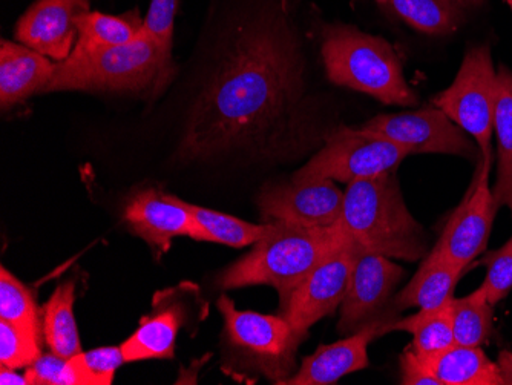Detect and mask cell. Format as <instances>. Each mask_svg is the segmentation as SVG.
<instances>
[{"instance_id": "cell-14", "label": "cell", "mask_w": 512, "mask_h": 385, "mask_svg": "<svg viewBox=\"0 0 512 385\" xmlns=\"http://www.w3.org/2000/svg\"><path fill=\"white\" fill-rule=\"evenodd\" d=\"M89 0H36L16 25V39L56 62L76 47L77 20L88 13Z\"/></svg>"}, {"instance_id": "cell-38", "label": "cell", "mask_w": 512, "mask_h": 385, "mask_svg": "<svg viewBox=\"0 0 512 385\" xmlns=\"http://www.w3.org/2000/svg\"><path fill=\"white\" fill-rule=\"evenodd\" d=\"M379 4H387L388 0H376Z\"/></svg>"}, {"instance_id": "cell-10", "label": "cell", "mask_w": 512, "mask_h": 385, "mask_svg": "<svg viewBox=\"0 0 512 385\" xmlns=\"http://www.w3.org/2000/svg\"><path fill=\"white\" fill-rule=\"evenodd\" d=\"M362 249L347 240L330 252L293 290L284 304L283 316L296 332L307 333L324 316L332 315L341 306L347 293L353 267Z\"/></svg>"}, {"instance_id": "cell-1", "label": "cell", "mask_w": 512, "mask_h": 385, "mask_svg": "<svg viewBox=\"0 0 512 385\" xmlns=\"http://www.w3.org/2000/svg\"><path fill=\"white\" fill-rule=\"evenodd\" d=\"M304 93V59L286 10L250 14L230 33L217 70L197 97L181 158L290 154L307 139Z\"/></svg>"}, {"instance_id": "cell-29", "label": "cell", "mask_w": 512, "mask_h": 385, "mask_svg": "<svg viewBox=\"0 0 512 385\" xmlns=\"http://www.w3.org/2000/svg\"><path fill=\"white\" fill-rule=\"evenodd\" d=\"M74 372L79 385H111L115 373L125 364L122 347H99L73 356Z\"/></svg>"}, {"instance_id": "cell-15", "label": "cell", "mask_w": 512, "mask_h": 385, "mask_svg": "<svg viewBox=\"0 0 512 385\" xmlns=\"http://www.w3.org/2000/svg\"><path fill=\"white\" fill-rule=\"evenodd\" d=\"M125 221L158 254L168 252L174 238L195 234V220L186 203L157 189L134 195L126 206Z\"/></svg>"}, {"instance_id": "cell-37", "label": "cell", "mask_w": 512, "mask_h": 385, "mask_svg": "<svg viewBox=\"0 0 512 385\" xmlns=\"http://www.w3.org/2000/svg\"><path fill=\"white\" fill-rule=\"evenodd\" d=\"M462 2H467V4L479 5L482 4L483 0H462Z\"/></svg>"}, {"instance_id": "cell-16", "label": "cell", "mask_w": 512, "mask_h": 385, "mask_svg": "<svg viewBox=\"0 0 512 385\" xmlns=\"http://www.w3.org/2000/svg\"><path fill=\"white\" fill-rule=\"evenodd\" d=\"M393 320H378L347 338L329 346H321L302 361L301 369L283 382L287 385H332L342 376L367 369L368 344L384 335L385 324Z\"/></svg>"}, {"instance_id": "cell-7", "label": "cell", "mask_w": 512, "mask_h": 385, "mask_svg": "<svg viewBox=\"0 0 512 385\" xmlns=\"http://www.w3.org/2000/svg\"><path fill=\"white\" fill-rule=\"evenodd\" d=\"M411 154L385 135L347 126L333 131L324 148L293 175V181L333 180L352 183L394 172Z\"/></svg>"}, {"instance_id": "cell-4", "label": "cell", "mask_w": 512, "mask_h": 385, "mask_svg": "<svg viewBox=\"0 0 512 385\" xmlns=\"http://www.w3.org/2000/svg\"><path fill=\"white\" fill-rule=\"evenodd\" d=\"M171 76V53L146 33L119 47L73 51L57 62L45 93L51 91H145Z\"/></svg>"}, {"instance_id": "cell-6", "label": "cell", "mask_w": 512, "mask_h": 385, "mask_svg": "<svg viewBox=\"0 0 512 385\" xmlns=\"http://www.w3.org/2000/svg\"><path fill=\"white\" fill-rule=\"evenodd\" d=\"M229 344L253 372L283 384L296 370L295 356L307 333L296 332L284 316L238 310L223 295L218 300Z\"/></svg>"}, {"instance_id": "cell-28", "label": "cell", "mask_w": 512, "mask_h": 385, "mask_svg": "<svg viewBox=\"0 0 512 385\" xmlns=\"http://www.w3.org/2000/svg\"><path fill=\"white\" fill-rule=\"evenodd\" d=\"M0 320L39 335V313L33 293L5 267L0 269Z\"/></svg>"}, {"instance_id": "cell-31", "label": "cell", "mask_w": 512, "mask_h": 385, "mask_svg": "<svg viewBox=\"0 0 512 385\" xmlns=\"http://www.w3.org/2000/svg\"><path fill=\"white\" fill-rule=\"evenodd\" d=\"M480 263L486 266V277L480 289L493 306L508 297L512 290V237L497 251L490 252Z\"/></svg>"}, {"instance_id": "cell-26", "label": "cell", "mask_w": 512, "mask_h": 385, "mask_svg": "<svg viewBox=\"0 0 512 385\" xmlns=\"http://www.w3.org/2000/svg\"><path fill=\"white\" fill-rule=\"evenodd\" d=\"M387 4L405 24L421 33L444 36L462 24V0H388Z\"/></svg>"}, {"instance_id": "cell-18", "label": "cell", "mask_w": 512, "mask_h": 385, "mask_svg": "<svg viewBox=\"0 0 512 385\" xmlns=\"http://www.w3.org/2000/svg\"><path fill=\"white\" fill-rule=\"evenodd\" d=\"M462 274V270L456 269L433 247L410 283L394 295L390 309L398 315L411 307L430 310L447 306L454 298V289Z\"/></svg>"}, {"instance_id": "cell-8", "label": "cell", "mask_w": 512, "mask_h": 385, "mask_svg": "<svg viewBox=\"0 0 512 385\" xmlns=\"http://www.w3.org/2000/svg\"><path fill=\"white\" fill-rule=\"evenodd\" d=\"M497 73L488 47L468 51L456 79L433 105L476 140L485 160H493L494 112H496Z\"/></svg>"}, {"instance_id": "cell-2", "label": "cell", "mask_w": 512, "mask_h": 385, "mask_svg": "<svg viewBox=\"0 0 512 385\" xmlns=\"http://www.w3.org/2000/svg\"><path fill=\"white\" fill-rule=\"evenodd\" d=\"M339 223L362 251L391 260L427 257V232L408 211L394 172L348 183Z\"/></svg>"}, {"instance_id": "cell-11", "label": "cell", "mask_w": 512, "mask_h": 385, "mask_svg": "<svg viewBox=\"0 0 512 385\" xmlns=\"http://www.w3.org/2000/svg\"><path fill=\"white\" fill-rule=\"evenodd\" d=\"M365 131L385 135L399 145L407 146L411 154L460 155L479 160L482 154L442 109L427 106L417 111L384 114L373 117L361 126Z\"/></svg>"}, {"instance_id": "cell-27", "label": "cell", "mask_w": 512, "mask_h": 385, "mask_svg": "<svg viewBox=\"0 0 512 385\" xmlns=\"http://www.w3.org/2000/svg\"><path fill=\"white\" fill-rule=\"evenodd\" d=\"M450 309L457 346L480 347L488 341L493 332L494 306L480 287L468 297L453 298Z\"/></svg>"}, {"instance_id": "cell-24", "label": "cell", "mask_w": 512, "mask_h": 385, "mask_svg": "<svg viewBox=\"0 0 512 385\" xmlns=\"http://www.w3.org/2000/svg\"><path fill=\"white\" fill-rule=\"evenodd\" d=\"M77 28L79 37L73 51L119 47L132 42L145 30V19H142L137 10L129 11L122 16L88 11L77 20Z\"/></svg>"}, {"instance_id": "cell-22", "label": "cell", "mask_w": 512, "mask_h": 385, "mask_svg": "<svg viewBox=\"0 0 512 385\" xmlns=\"http://www.w3.org/2000/svg\"><path fill=\"white\" fill-rule=\"evenodd\" d=\"M450 303L439 309H419V312L407 318H396L385 324V333L405 332L413 336V343L408 349L421 358H430L437 353L453 347L454 333L451 326Z\"/></svg>"}, {"instance_id": "cell-5", "label": "cell", "mask_w": 512, "mask_h": 385, "mask_svg": "<svg viewBox=\"0 0 512 385\" xmlns=\"http://www.w3.org/2000/svg\"><path fill=\"white\" fill-rule=\"evenodd\" d=\"M322 59L327 77L335 85L368 94L385 105L417 103L398 56L382 37L345 25L327 28L322 40Z\"/></svg>"}, {"instance_id": "cell-32", "label": "cell", "mask_w": 512, "mask_h": 385, "mask_svg": "<svg viewBox=\"0 0 512 385\" xmlns=\"http://www.w3.org/2000/svg\"><path fill=\"white\" fill-rule=\"evenodd\" d=\"M25 376L31 385H79L71 359L54 352L40 355L27 367Z\"/></svg>"}, {"instance_id": "cell-21", "label": "cell", "mask_w": 512, "mask_h": 385, "mask_svg": "<svg viewBox=\"0 0 512 385\" xmlns=\"http://www.w3.org/2000/svg\"><path fill=\"white\" fill-rule=\"evenodd\" d=\"M496 112L494 134L497 139V181L493 189L497 206L512 214V71L502 65L497 73Z\"/></svg>"}, {"instance_id": "cell-3", "label": "cell", "mask_w": 512, "mask_h": 385, "mask_svg": "<svg viewBox=\"0 0 512 385\" xmlns=\"http://www.w3.org/2000/svg\"><path fill=\"white\" fill-rule=\"evenodd\" d=\"M347 240L350 237L339 221L329 228H304L273 221L269 232L253 244L249 254L232 264L218 283L223 289L275 287L283 307L316 264Z\"/></svg>"}, {"instance_id": "cell-23", "label": "cell", "mask_w": 512, "mask_h": 385, "mask_svg": "<svg viewBox=\"0 0 512 385\" xmlns=\"http://www.w3.org/2000/svg\"><path fill=\"white\" fill-rule=\"evenodd\" d=\"M74 290V281L60 284L43 307V335L46 343L50 346L51 352L63 358H73L82 352L74 316Z\"/></svg>"}, {"instance_id": "cell-13", "label": "cell", "mask_w": 512, "mask_h": 385, "mask_svg": "<svg viewBox=\"0 0 512 385\" xmlns=\"http://www.w3.org/2000/svg\"><path fill=\"white\" fill-rule=\"evenodd\" d=\"M344 192L333 180L290 181L261 191L258 208L266 223L329 228L341 218Z\"/></svg>"}, {"instance_id": "cell-20", "label": "cell", "mask_w": 512, "mask_h": 385, "mask_svg": "<svg viewBox=\"0 0 512 385\" xmlns=\"http://www.w3.org/2000/svg\"><path fill=\"white\" fill-rule=\"evenodd\" d=\"M440 385H503L497 362L480 347L457 346L422 358Z\"/></svg>"}, {"instance_id": "cell-12", "label": "cell", "mask_w": 512, "mask_h": 385, "mask_svg": "<svg viewBox=\"0 0 512 385\" xmlns=\"http://www.w3.org/2000/svg\"><path fill=\"white\" fill-rule=\"evenodd\" d=\"M404 277L405 270L391 258L362 251L342 300L339 332L352 335L375 321L396 320L390 304Z\"/></svg>"}, {"instance_id": "cell-25", "label": "cell", "mask_w": 512, "mask_h": 385, "mask_svg": "<svg viewBox=\"0 0 512 385\" xmlns=\"http://www.w3.org/2000/svg\"><path fill=\"white\" fill-rule=\"evenodd\" d=\"M186 203V201H184ZM195 220L194 240L212 241L230 247L253 246L269 232L270 223L253 224L232 215L186 203Z\"/></svg>"}, {"instance_id": "cell-34", "label": "cell", "mask_w": 512, "mask_h": 385, "mask_svg": "<svg viewBox=\"0 0 512 385\" xmlns=\"http://www.w3.org/2000/svg\"><path fill=\"white\" fill-rule=\"evenodd\" d=\"M401 375L404 385H440L431 375L424 359L410 349L401 355Z\"/></svg>"}, {"instance_id": "cell-19", "label": "cell", "mask_w": 512, "mask_h": 385, "mask_svg": "<svg viewBox=\"0 0 512 385\" xmlns=\"http://www.w3.org/2000/svg\"><path fill=\"white\" fill-rule=\"evenodd\" d=\"M183 323V304L171 301L158 307L120 346L125 362L174 358L175 339Z\"/></svg>"}, {"instance_id": "cell-17", "label": "cell", "mask_w": 512, "mask_h": 385, "mask_svg": "<svg viewBox=\"0 0 512 385\" xmlns=\"http://www.w3.org/2000/svg\"><path fill=\"white\" fill-rule=\"evenodd\" d=\"M54 66L39 51L2 40L0 47V105L13 108L36 93H45L53 77Z\"/></svg>"}, {"instance_id": "cell-9", "label": "cell", "mask_w": 512, "mask_h": 385, "mask_svg": "<svg viewBox=\"0 0 512 385\" xmlns=\"http://www.w3.org/2000/svg\"><path fill=\"white\" fill-rule=\"evenodd\" d=\"M493 160L479 158L473 185L454 209L450 220L437 241L436 249L456 269L467 267L485 251L499 206L490 189V171Z\"/></svg>"}, {"instance_id": "cell-35", "label": "cell", "mask_w": 512, "mask_h": 385, "mask_svg": "<svg viewBox=\"0 0 512 385\" xmlns=\"http://www.w3.org/2000/svg\"><path fill=\"white\" fill-rule=\"evenodd\" d=\"M497 367H499L503 385H512V352H508V350L500 352L499 358H497Z\"/></svg>"}, {"instance_id": "cell-33", "label": "cell", "mask_w": 512, "mask_h": 385, "mask_svg": "<svg viewBox=\"0 0 512 385\" xmlns=\"http://www.w3.org/2000/svg\"><path fill=\"white\" fill-rule=\"evenodd\" d=\"M178 0H151L145 17V31L171 53Z\"/></svg>"}, {"instance_id": "cell-36", "label": "cell", "mask_w": 512, "mask_h": 385, "mask_svg": "<svg viewBox=\"0 0 512 385\" xmlns=\"http://www.w3.org/2000/svg\"><path fill=\"white\" fill-rule=\"evenodd\" d=\"M0 384H20L27 385V376L19 375L16 369H8V367H2L0 369Z\"/></svg>"}, {"instance_id": "cell-30", "label": "cell", "mask_w": 512, "mask_h": 385, "mask_svg": "<svg viewBox=\"0 0 512 385\" xmlns=\"http://www.w3.org/2000/svg\"><path fill=\"white\" fill-rule=\"evenodd\" d=\"M40 356L39 335L0 320V364L8 369L30 367Z\"/></svg>"}]
</instances>
